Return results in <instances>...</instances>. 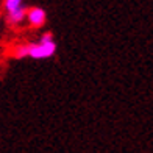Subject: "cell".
I'll return each mask as SVG.
<instances>
[{
    "label": "cell",
    "mask_w": 153,
    "mask_h": 153,
    "mask_svg": "<svg viewBox=\"0 0 153 153\" xmlns=\"http://www.w3.org/2000/svg\"><path fill=\"white\" fill-rule=\"evenodd\" d=\"M20 6H24V0H5V2H3L5 13L16 11V10L20 8Z\"/></svg>",
    "instance_id": "obj_4"
},
{
    "label": "cell",
    "mask_w": 153,
    "mask_h": 153,
    "mask_svg": "<svg viewBox=\"0 0 153 153\" xmlns=\"http://www.w3.org/2000/svg\"><path fill=\"white\" fill-rule=\"evenodd\" d=\"M52 41H53V34L50 31H45V33L41 34V38H39L38 42H52Z\"/></svg>",
    "instance_id": "obj_6"
},
{
    "label": "cell",
    "mask_w": 153,
    "mask_h": 153,
    "mask_svg": "<svg viewBox=\"0 0 153 153\" xmlns=\"http://www.w3.org/2000/svg\"><path fill=\"white\" fill-rule=\"evenodd\" d=\"M13 55H14V58H17V59L27 58V44H20V45L14 47V50H13Z\"/></svg>",
    "instance_id": "obj_5"
},
{
    "label": "cell",
    "mask_w": 153,
    "mask_h": 153,
    "mask_svg": "<svg viewBox=\"0 0 153 153\" xmlns=\"http://www.w3.org/2000/svg\"><path fill=\"white\" fill-rule=\"evenodd\" d=\"M56 52V42H33L27 44V56L33 59H47L52 58Z\"/></svg>",
    "instance_id": "obj_1"
},
{
    "label": "cell",
    "mask_w": 153,
    "mask_h": 153,
    "mask_svg": "<svg viewBox=\"0 0 153 153\" xmlns=\"http://www.w3.org/2000/svg\"><path fill=\"white\" fill-rule=\"evenodd\" d=\"M25 20L28 22L30 28L38 30L41 27H44L47 22V13L39 8V6H31V8H27V14H25Z\"/></svg>",
    "instance_id": "obj_2"
},
{
    "label": "cell",
    "mask_w": 153,
    "mask_h": 153,
    "mask_svg": "<svg viewBox=\"0 0 153 153\" xmlns=\"http://www.w3.org/2000/svg\"><path fill=\"white\" fill-rule=\"evenodd\" d=\"M25 14H27V6H20L16 11L6 13V22L11 27H19L25 20Z\"/></svg>",
    "instance_id": "obj_3"
}]
</instances>
